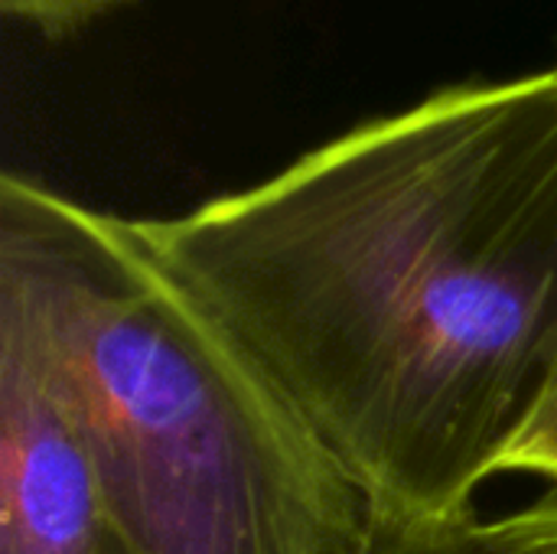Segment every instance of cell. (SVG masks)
<instances>
[{
	"label": "cell",
	"instance_id": "3957f363",
	"mask_svg": "<svg viewBox=\"0 0 557 554\" xmlns=\"http://www.w3.org/2000/svg\"><path fill=\"white\" fill-rule=\"evenodd\" d=\"M0 554H134L65 405L29 284L0 264Z\"/></svg>",
	"mask_w": 557,
	"mask_h": 554
},
{
	"label": "cell",
	"instance_id": "8992f818",
	"mask_svg": "<svg viewBox=\"0 0 557 554\" xmlns=\"http://www.w3.org/2000/svg\"><path fill=\"white\" fill-rule=\"evenodd\" d=\"M503 473H539L557 487V366L529 428L503 460Z\"/></svg>",
	"mask_w": 557,
	"mask_h": 554
},
{
	"label": "cell",
	"instance_id": "ba28073f",
	"mask_svg": "<svg viewBox=\"0 0 557 554\" xmlns=\"http://www.w3.org/2000/svg\"><path fill=\"white\" fill-rule=\"evenodd\" d=\"M555 69H557V65H555Z\"/></svg>",
	"mask_w": 557,
	"mask_h": 554
},
{
	"label": "cell",
	"instance_id": "52a82bcc",
	"mask_svg": "<svg viewBox=\"0 0 557 554\" xmlns=\"http://www.w3.org/2000/svg\"><path fill=\"white\" fill-rule=\"evenodd\" d=\"M388 554H441V545H398Z\"/></svg>",
	"mask_w": 557,
	"mask_h": 554
},
{
	"label": "cell",
	"instance_id": "7a4b0ae2",
	"mask_svg": "<svg viewBox=\"0 0 557 554\" xmlns=\"http://www.w3.org/2000/svg\"><path fill=\"white\" fill-rule=\"evenodd\" d=\"M0 264L33 291L65 405L134 554H388L372 496L137 219L0 176Z\"/></svg>",
	"mask_w": 557,
	"mask_h": 554
},
{
	"label": "cell",
	"instance_id": "5b68a950",
	"mask_svg": "<svg viewBox=\"0 0 557 554\" xmlns=\"http://www.w3.org/2000/svg\"><path fill=\"white\" fill-rule=\"evenodd\" d=\"M137 0H0L7 20L33 26L46 39H65L82 26L108 16L111 10L131 7Z\"/></svg>",
	"mask_w": 557,
	"mask_h": 554
},
{
	"label": "cell",
	"instance_id": "277c9868",
	"mask_svg": "<svg viewBox=\"0 0 557 554\" xmlns=\"http://www.w3.org/2000/svg\"><path fill=\"white\" fill-rule=\"evenodd\" d=\"M441 554H557V487L503 519H473L441 545Z\"/></svg>",
	"mask_w": 557,
	"mask_h": 554
},
{
	"label": "cell",
	"instance_id": "6da1fadb",
	"mask_svg": "<svg viewBox=\"0 0 557 554\" xmlns=\"http://www.w3.org/2000/svg\"><path fill=\"white\" fill-rule=\"evenodd\" d=\"M137 225L398 545L473 522L557 366V69L437 88Z\"/></svg>",
	"mask_w": 557,
	"mask_h": 554
}]
</instances>
